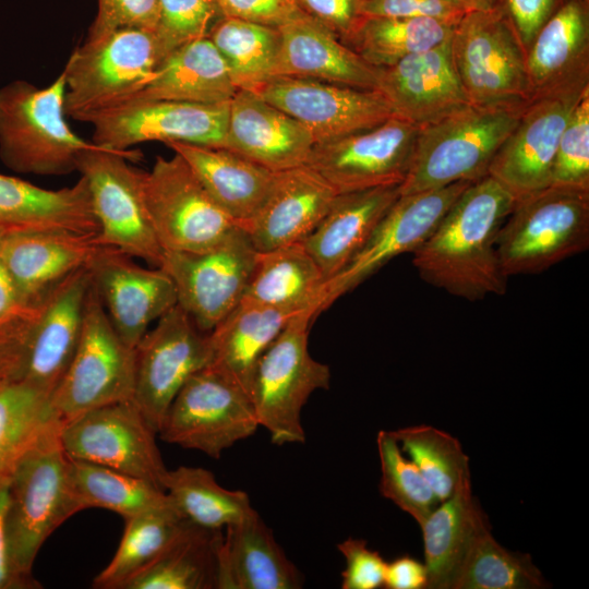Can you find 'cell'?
<instances>
[{
	"instance_id": "7bdbcfd3",
	"label": "cell",
	"mask_w": 589,
	"mask_h": 589,
	"mask_svg": "<svg viewBox=\"0 0 589 589\" xmlns=\"http://www.w3.org/2000/svg\"><path fill=\"white\" fill-rule=\"evenodd\" d=\"M549 584L529 554L503 548L488 519L478 528L452 589H540Z\"/></svg>"
},
{
	"instance_id": "44dd1931",
	"label": "cell",
	"mask_w": 589,
	"mask_h": 589,
	"mask_svg": "<svg viewBox=\"0 0 589 589\" xmlns=\"http://www.w3.org/2000/svg\"><path fill=\"white\" fill-rule=\"evenodd\" d=\"M92 274L83 267L55 287L38 304L10 375L51 394L77 347Z\"/></svg>"
},
{
	"instance_id": "e7e4bbea",
	"label": "cell",
	"mask_w": 589,
	"mask_h": 589,
	"mask_svg": "<svg viewBox=\"0 0 589 589\" xmlns=\"http://www.w3.org/2000/svg\"><path fill=\"white\" fill-rule=\"evenodd\" d=\"M216 1H217V3L219 2V0H216Z\"/></svg>"
},
{
	"instance_id": "f5cc1de1",
	"label": "cell",
	"mask_w": 589,
	"mask_h": 589,
	"mask_svg": "<svg viewBox=\"0 0 589 589\" xmlns=\"http://www.w3.org/2000/svg\"><path fill=\"white\" fill-rule=\"evenodd\" d=\"M467 12L455 0H365L364 16L428 17L455 25Z\"/></svg>"
},
{
	"instance_id": "5b68a950",
	"label": "cell",
	"mask_w": 589,
	"mask_h": 589,
	"mask_svg": "<svg viewBox=\"0 0 589 589\" xmlns=\"http://www.w3.org/2000/svg\"><path fill=\"white\" fill-rule=\"evenodd\" d=\"M589 248V190L550 185L516 201L496 251L503 274H539Z\"/></svg>"
},
{
	"instance_id": "f907efd6",
	"label": "cell",
	"mask_w": 589,
	"mask_h": 589,
	"mask_svg": "<svg viewBox=\"0 0 589 589\" xmlns=\"http://www.w3.org/2000/svg\"><path fill=\"white\" fill-rule=\"evenodd\" d=\"M346 565L341 572L342 589L383 588L387 562L362 539L348 538L337 544Z\"/></svg>"
},
{
	"instance_id": "ee69618b",
	"label": "cell",
	"mask_w": 589,
	"mask_h": 589,
	"mask_svg": "<svg viewBox=\"0 0 589 589\" xmlns=\"http://www.w3.org/2000/svg\"><path fill=\"white\" fill-rule=\"evenodd\" d=\"M49 397L24 381L11 376L0 378V479L10 474L46 426L59 419Z\"/></svg>"
},
{
	"instance_id": "ba28073f",
	"label": "cell",
	"mask_w": 589,
	"mask_h": 589,
	"mask_svg": "<svg viewBox=\"0 0 589 589\" xmlns=\"http://www.w3.org/2000/svg\"><path fill=\"white\" fill-rule=\"evenodd\" d=\"M452 60L470 105L530 101L526 50L501 7L467 12L453 28Z\"/></svg>"
},
{
	"instance_id": "b9f144b4",
	"label": "cell",
	"mask_w": 589,
	"mask_h": 589,
	"mask_svg": "<svg viewBox=\"0 0 589 589\" xmlns=\"http://www.w3.org/2000/svg\"><path fill=\"white\" fill-rule=\"evenodd\" d=\"M207 37L224 58L238 91L256 92L274 77L278 28L221 16Z\"/></svg>"
},
{
	"instance_id": "e0dca14e",
	"label": "cell",
	"mask_w": 589,
	"mask_h": 589,
	"mask_svg": "<svg viewBox=\"0 0 589 589\" xmlns=\"http://www.w3.org/2000/svg\"><path fill=\"white\" fill-rule=\"evenodd\" d=\"M588 88L589 85L554 92L525 105L488 171V176L496 180L515 202L551 185L561 134Z\"/></svg>"
},
{
	"instance_id": "db71d44e",
	"label": "cell",
	"mask_w": 589,
	"mask_h": 589,
	"mask_svg": "<svg viewBox=\"0 0 589 589\" xmlns=\"http://www.w3.org/2000/svg\"><path fill=\"white\" fill-rule=\"evenodd\" d=\"M301 9L344 41L364 17L365 0H297Z\"/></svg>"
},
{
	"instance_id": "be15d7a7",
	"label": "cell",
	"mask_w": 589,
	"mask_h": 589,
	"mask_svg": "<svg viewBox=\"0 0 589 589\" xmlns=\"http://www.w3.org/2000/svg\"><path fill=\"white\" fill-rule=\"evenodd\" d=\"M585 3L589 4V0H582Z\"/></svg>"
},
{
	"instance_id": "7dc6e473",
	"label": "cell",
	"mask_w": 589,
	"mask_h": 589,
	"mask_svg": "<svg viewBox=\"0 0 589 589\" xmlns=\"http://www.w3.org/2000/svg\"><path fill=\"white\" fill-rule=\"evenodd\" d=\"M159 17L155 29L164 59L177 48L207 37L223 16L216 0H158Z\"/></svg>"
},
{
	"instance_id": "484cf974",
	"label": "cell",
	"mask_w": 589,
	"mask_h": 589,
	"mask_svg": "<svg viewBox=\"0 0 589 589\" xmlns=\"http://www.w3.org/2000/svg\"><path fill=\"white\" fill-rule=\"evenodd\" d=\"M314 145L301 123L257 93L239 89L230 100L223 147L278 172L306 165Z\"/></svg>"
},
{
	"instance_id": "d6986e66",
	"label": "cell",
	"mask_w": 589,
	"mask_h": 589,
	"mask_svg": "<svg viewBox=\"0 0 589 589\" xmlns=\"http://www.w3.org/2000/svg\"><path fill=\"white\" fill-rule=\"evenodd\" d=\"M255 93L301 123L315 144L372 129L394 116L376 89L275 76Z\"/></svg>"
},
{
	"instance_id": "7c38bea8",
	"label": "cell",
	"mask_w": 589,
	"mask_h": 589,
	"mask_svg": "<svg viewBox=\"0 0 589 589\" xmlns=\"http://www.w3.org/2000/svg\"><path fill=\"white\" fill-rule=\"evenodd\" d=\"M143 188L164 252L204 251L240 227L177 153L155 159L151 170L144 172Z\"/></svg>"
},
{
	"instance_id": "3957f363",
	"label": "cell",
	"mask_w": 589,
	"mask_h": 589,
	"mask_svg": "<svg viewBox=\"0 0 589 589\" xmlns=\"http://www.w3.org/2000/svg\"><path fill=\"white\" fill-rule=\"evenodd\" d=\"M522 106L467 105L419 128L400 195L488 176L490 164L516 125Z\"/></svg>"
},
{
	"instance_id": "c3c4849f",
	"label": "cell",
	"mask_w": 589,
	"mask_h": 589,
	"mask_svg": "<svg viewBox=\"0 0 589 589\" xmlns=\"http://www.w3.org/2000/svg\"><path fill=\"white\" fill-rule=\"evenodd\" d=\"M551 185L589 190V88L581 95L561 134Z\"/></svg>"
},
{
	"instance_id": "d6a6232c",
	"label": "cell",
	"mask_w": 589,
	"mask_h": 589,
	"mask_svg": "<svg viewBox=\"0 0 589 589\" xmlns=\"http://www.w3.org/2000/svg\"><path fill=\"white\" fill-rule=\"evenodd\" d=\"M237 92L224 58L212 40L204 37L171 51L153 79L129 100L217 104L230 101Z\"/></svg>"
},
{
	"instance_id": "ab89813d",
	"label": "cell",
	"mask_w": 589,
	"mask_h": 589,
	"mask_svg": "<svg viewBox=\"0 0 589 589\" xmlns=\"http://www.w3.org/2000/svg\"><path fill=\"white\" fill-rule=\"evenodd\" d=\"M163 489L185 519L206 529H224L255 512L244 491L221 486L209 470L201 467L168 469Z\"/></svg>"
},
{
	"instance_id": "d590c367",
	"label": "cell",
	"mask_w": 589,
	"mask_h": 589,
	"mask_svg": "<svg viewBox=\"0 0 589 589\" xmlns=\"http://www.w3.org/2000/svg\"><path fill=\"white\" fill-rule=\"evenodd\" d=\"M485 520L486 516L471 493V476H467L420 525L428 589H452L470 543Z\"/></svg>"
},
{
	"instance_id": "681fc988",
	"label": "cell",
	"mask_w": 589,
	"mask_h": 589,
	"mask_svg": "<svg viewBox=\"0 0 589 589\" xmlns=\"http://www.w3.org/2000/svg\"><path fill=\"white\" fill-rule=\"evenodd\" d=\"M158 17V0H98L97 14L85 40H94L122 28L155 32Z\"/></svg>"
},
{
	"instance_id": "74e56055",
	"label": "cell",
	"mask_w": 589,
	"mask_h": 589,
	"mask_svg": "<svg viewBox=\"0 0 589 589\" xmlns=\"http://www.w3.org/2000/svg\"><path fill=\"white\" fill-rule=\"evenodd\" d=\"M124 521L120 544L109 564L94 578V588L124 589L170 545L188 519L170 504L139 513Z\"/></svg>"
},
{
	"instance_id": "91938a15",
	"label": "cell",
	"mask_w": 589,
	"mask_h": 589,
	"mask_svg": "<svg viewBox=\"0 0 589 589\" xmlns=\"http://www.w3.org/2000/svg\"><path fill=\"white\" fill-rule=\"evenodd\" d=\"M21 347L0 352V378L10 376L20 358Z\"/></svg>"
},
{
	"instance_id": "4fadbf2b",
	"label": "cell",
	"mask_w": 589,
	"mask_h": 589,
	"mask_svg": "<svg viewBox=\"0 0 589 589\" xmlns=\"http://www.w3.org/2000/svg\"><path fill=\"white\" fill-rule=\"evenodd\" d=\"M256 255L248 233L238 227L204 251H165L159 267L175 285L177 304L209 333L241 301Z\"/></svg>"
},
{
	"instance_id": "ac0fdd59",
	"label": "cell",
	"mask_w": 589,
	"mask_h": 589,
	"mask_svg": "<svg viewBox=\"0 0 589 589\" xmlns=\"http://www.w3.org/2000/svg\"><path fill=\"white\" fill-rule=\"evenodd\" d=\"M419 128L393 116L372 129L315 144L306 165L337 193L400 184L411 163Z\"/></svg>"
},
{
	"instance_id": "9f6ffc18",
	"label": "cell",
	"mask_w": 589,
	"mask_h": 589,
	"mask_svg": "<svg viewBox=\"0 0 589 589\" xmlns=\"http://www.w3.org/2000/svg\"><path fill=\"white\" fill-rule=\"evenodd\" d=\"M8 502V477L0 479V589H36L40 584L21 574L14 566L7 543L5 508Z\"/></svg>"
},
{
	"instance_id": "d4e9b609",
	"label": "cell",
	"mask_w": 589,
	"mask_h": 589,
	"mask_svg": "<svg viewBox=\"0 0 589 589\" xmlns=\"http://www.w3.org/2000/svg\"><path fill=\"white\" fill-rule=\"evenodd\" d=\"M337 194L308 165L278 171L263 204L241 228L260 252L301 242L318 225Z\"/></svg>"
},
{
	"instance_id": "2e32d148",
	"label": "cell",
	"mask_w": 589,
	"mask_h": 589,
	"mask_svg": "<svg viewBox=\"0 0 589 589\" xmlns=\"http://www.w3.org/2000/svg\"><path fill=\"white\" fill-rule=\"evenodd\" d=\"M156 434L133 400L88 410L60 425L68 457L142 478L163 489L168 469Z\"/></svg>"
},
{
	"instance_id": "8992f818",
	"label": "cell",
	"mask_w": 589,
	"mask_h": 589,
	"mask_svg": "<svg viewBox=\"0 0 589 589\" xmlns=\"http://www.w3.org/2000/svg\"><path fill=\"white\" fill-rule=\"evenodd\" d=\"M164 60L155 32L122 28L85 40L62 70L67 117H87L129 100L155 75Z\"/></svg>"
},
{
	"instance_id": "30bf717a",
	"label": "cell",
	"mask_w": 589,
	"mask_h": 589,
	"mask_svg": "<svg viewBox=\"0 0 589 589\" xmlns=\"http://www.w3.org/2000/svg\"><path fill=\"white\" fill-rule=\"evenodd\" d=\"M140 153L94 144L83 151L76 171L86 180L101 242L149 266L159 267L164 250L144 196V172L131 165Z\"/></svg>"
},
{
	"instance_id": "6125c7cd",
	"label": "cell",
	"mask_w": 589,
	"mask_h": 589,
	"mask_svg": "<svg viewBox=\"0 0 589 589\" xmlns=\"http://www.w3.org/2000/svg\"><path fill=\"white\" fill-rule=\"evenodd\" d=\"M7 232H9V231L1 230V229H0V249H1L2 241H3V238H4V236H5Z\"/></svg>"
},
{
	"instance_id": "4316f807",
	"label": "cell",
	"mask_w": 589,
	"mask_h": 589,
	"mask_svg": "<svg viewBox=\"0 0 589 589\" xmlns=\"http://www.w3.org/2000/svg\"><path fill=\"white\" fill-rule=\"evenodd\" d=\"M530 100L589 85V4L565 0L526 53Z\"/></svg>"
},
{
	"instance_id": "9c48e42d",
	"label": "cell",
	"mask_w": 589,
	"mask_h": 589,
	"mask_svg": "<svg viewBox=\"0 0 589 589\" xmlns=\"http://www.w3.org/2000/svg\"><path fill=\"white\" fill-rule=\"evenodd\" d=\"M134 348L108 317L92 281L75 352L50 394L55 414L65 421L106 405L133 400Z\"/></svg>"
},
{
	"instance_id": "60d3db41",
	"label": "cell",
	"mask_w": 589,
	"mask_h": 589,
	"mask_svg": "<svg viewBox=\"0 0 589 589\" xmlns=\"http://www.w3.org/2000/svg\"><path fill=\"white\" fill-rule=\"evenodd\" d=\"M68 473L82 509L105 508L125 519L172 504L158 485L101 465L68 457Z\"/></svg>"
},
{
	"instance_id": "8d00e7d4",
	"label": "cell",
	"mask_w": 589,
	"mask_h": 589,
	"mask_svg": "<svg viewBox=\"0 0 589 589\" xmlns=\"http://www.w3.org/2000/svg\"><path fill=\"white\" fill-rule=\"evenodd\" d=\"M221 532L188 520L170 545L124 589H216Z\"/></svg>"
},
{
	"instance_id": "680465c9",
	"label": "cell",
	"mask_w": 589,
	"mask_h": 589,
	"mask_svg": "<svg viewBox=\"0 0 589 589\" xmlns=\"http://www.w3.org/2000/svg\"><path fill=\"white\" fill-rule=\"evenodd\" d=\"M35 306L21 302L9 272L0 262V325L26 314Z\"/></svg>"
},
{
	"instance_id": "ffe728a7",
	"label": "cell",
	"mask_w": 589,
	"mask_h": 589,
	"mask_svg": "<svg viewBox=\"0 0 589 589\" xmlns=\"http://www.w3.org/2000/svg\"><path fill=\"white\" fill-rule=\"evenodd\" d=\"M471 181L399 195L349 264L326 281L322 310L353 290L393 259L412 253Z\"/></svg>"
},
{
	"instance_id": "83f0119b",
	"label": "cell",
	"mask_w": 589,
	"mask_h": 589,
	"mask_svg": "<svg viewBox=\"0 0 589 589\" xmlns=\"http://www.w3.org/2000/svg\"><path fill=\"white\" fill-rule=\"evenodd\" d=\"M275 76L376 89L377 69L310 15L278 28Z\"/></svg>"
},
{
	"instance_id": "7402d4cb",
	"label": "cell",
	"mask_w": 589,
	"mask_h": 589,
	"mask_svg": "<svg viewBox=\"0 0 589 589\" xmlns=\"http://www.w3.org/2000/svg\"><path fill=\"white\" fill-rule=\"evenodd\" d=\"M89 269L108 317L132 348L152 323L177 304L175 285L164 269L143 267L116 249L105 248Z\"/></svg>"
},
{
	"instance_id": "52a82bcc",
	"label": "cell",
	"mask_w": 589,
	"mask_h": 589,
	"mask_svg": "<svg viewBox=\"0 0 589 589\" xmlns=\"http://www.w3.org/2000/svg\"><path fill=\"white\" fill-rule=\"evenodd\" d=\"M306 310L294 316L256 363L249 395L260 426L275 445L305 441L301 411L317 389H327L330 369L309 352V328L317 316Z\"/></svg>"
},
{
	"instance_id": "cb8c5ba5",
	"label": "cell",
	"mask_w": 589,
	"mask_h": 589,
	"mask_svg": "<svg viewBox=\"0 0 589 589\" xmlns=\"http://www.w3.org/2000/svg\"><path fill=\"white\" fill-rule=\"evenodd\" d=\"M450 37L393 65L376 68V91L394 116L422 127L469 105L453 64Z\"/></svg>"
},
{
	"instance_id": "836d02e7",
	"label": "cell",
	"mask_w": 589,
	"mask_h": 589,
	"mask_svg": "<svg viewBox=\"0 0 589 589\" xmlns=\"http://www.w3.org/2000/svg\"><path fill=\"white\" fill-rule=\"evenodd\" d=\"M326 280L301 242L257 251L255 265L241 300L286 312H323Z\"/></svg>"
},
{
	"instance_id": "f546056e",
	"label": "cell",
	"mask_w": 589,
	"mask_h": 589,
	"mask_svg": "<svg viewBox=\"0 0 589 589\" xmlns=\"http://www.w3.org/2000/svg\"><path fill=\"white\" fill-rule=\"evenodd\" d=\"M399 195V184H393L335 196L318 225L301 241L326 281L357 255Z\"/></svg>"
},
{
	"instance_id": "94428289",
	"label": "cell",
	"mask_w": 589,
	"mask_h": 589,
	"mask_svg": "<svg viewBox=\"0 0 589 589\" xmlns=\"http://www.w3.org/2000/svg\"><path fill=\"white\" fill-rule=\"evenodd\" d=\"M466 12H484L500 7L501 0H455Z\"/></svg>"
},
{
	"instance_id": "bcb514c9",
	"label": "cell",
	"mask_w": 589,
	"mask_h": 589,
	"mask_svg": "<svg viewBox=\"0 0 589 589\" xmlns=\"http://www.w3.org/2000/svg\"><path fill=\"white\" fill-rule=\"evenodd\" d=\"M376 444L381 494L421 525L440 500L414 462L404 456L393 431H380Z\"/></svg>"
},
{
	"instance_id": "f1b7e54d",
	"label": "cell",
	"mask_w": 589,
	"mask_h": 589,
	"mask_svg": "<svg viewBox=\"0 0 589 589\" xmlns=\"http://www.w3.org/2000/svg\"><path fill=\"white\" fill-rule=\"evenodd\" d=\"M216 589H299L303 577L255 510L223 529Z\"/></svg>"
},
{
	"instance_id": "8fae6325",
	"label": "cell",
	"mask_w": 589,
	"mask_h": 589,
	"mask_svg": "<svg viewBox=\"0 0 589 589\" xmlns=\"http://www.w3.org/2000/svg\"><path fill=\"white\" fill-rule=\"evenodd\" d=\"M259 428L250 395L209 364L180 388L157 434L169 444L219 458Z\"/></svg>"
},
{
	"instance_id": "5bb4252c",
	"label": "cell",
	"mask_w": 589,
	"mask_h": 589,
	"mask_svg": "<svg viewBox=\"0 0 589 589\" xmlns=\"http://www.w3.org/2000/svg\"><path fill=\"white\" fill-rule=\"evenodd\" d=\"M212 356L209 333L202 332L178 304L134 347L133 401L156 433L177 393L212 363Z\"/></svg>"
},
{
	"instance_id": "1f68e13d",
	"label": "cell",
	"mask_w": 589,
	"mask_h": 589,
	"mask_svg": "<svg viewBox=\"0 0 589 589\" xmlns=\"http://www.w3.org/2000/svg\"><path fill=\"white\" fill-rule=\"evenodd\" d=\"M0 229L5 231L65 229L98 233L86 180L49 190L0 173Z\"/></svg>"
},
{
	"instance_id": "9a60e30c",
	"label": "cell",
	"mask_w": 589,
	"mask_h": 589,
	"mask_svg": "<svg viewBox=\"0 0 589 589\" xmlns=\"http://www.w3.org/2000/svg\"><path fill=\"white\" fill-rule=\"evenodd\" d=\"M229 104H197L167 99H131L87 117L92 142L100 147L129 152L134 145L159 141L223 147Z\"/></svg>"
},
{
	"instance_id": "277c9868",
	"label": "cell",
	"mask_w": 589,
	"mask_h": 589,
	"mask_svg": "<svg viewBox=\"0 0 589 589\" xmlns=\"http://www.w3.org/2000/svg\"><path fill=\"white\" fill-rule=\"evenodd\" d=\"M64 93L63 72L46 87L24 80L0 86V159L5 167L37 176L76 171L80 154L94 143L68 124Z\"/></svg>"
},
{
	"instance_id": "6f0895ef",
	"label": "cell",
	"mask_w": 589,
	"mask_h": 589,
	"mask_svg": "<svg viewBox=\"0 0 589 589\" xmlns=\"http://www.w3.org/2000/svg\"><path fill=\"white\" fill-rule=\"evenodd\" d=\"M429 577L425 564L409 555L396 557L387 563L383 588L428 589Z\"/></svg>"
},
{
	"instance_id": "e575fe53",
	"label": "cell",
	"mask_w": 589,
	"mask_h": 589,
	"mask_svg": "<svg viewBox=\"0 0 589 589\" xmlns=\"http://www.w3.org/2000/svg\"><path fill=\"white\" fill-rule=\"evenodd\" d=\"M300 313L241 300L209 332L211 365L249 394L257 361L285 326Z\"/></svg>"
},
{
	"instance_id": "11a10c76",
	"label": "cell",
	"mask_w": 589,
	"mask_h": 589,
	"mask_svg": "<svg viewBox=\"0 0 589 589\" xmlns=\"http://www.w3.org/2000/svg\"><path fill=\"white\" fill-rule=\"evenodd\" d=\"M565 0H501L500 7L508 17L522 47H530L544 23Z\"/></svg>"
},
{
	"instance_id": "7a4b0ae2",
	"label": "cell",
	"mask_w": 589,
	"mask_h": 589,
	"mask_svg": "<svg viewBox=\"0 0 589 589\" xmlns=\"http://www.w3.org/2000/svg\"><path fill=\"white\" fill-rule=\"evenodd\" d=\"M60 425V419L51 421L8 476V549L15 568L29 577L46 539L83 510L70 483Z\"/></svg>"
},
{
	"instance_id": "f6af8a7d",
	"label": "cell",
	"mask_w": 589,
	"mask_h": 589,
	"mask_svg": "<svg viewBox=\"0 0 589 589\" xmlns=\"http://www.w3.org/2000/svg\"><path fill=\"white\" fill-rule=\"evenodd\" d=\"M393 433L401 452L419 468L440 502L447 500L460 480L470 476L468 456L460 442L447 432L421 424Z\"/></svg>"
},
{
	"instance_id": "816d5d0a",
	"label": "cell",
	"mask_w": 589,
	"mask_h": 589,
	"mask_svg": "<svg viewBox=\"0 0 589 589\" xmlns=\"http://www.w3.org/2000/svg\"><path fill=\"white\" fill-rule=\"evenodd\" d=\"M223 16L279 28L308 16L297 0H219Z\"/></svg>"
},
{
	"instance_id": "f35d334b",
	"label": "cell",
	"mask_w": 589,
	"mask_h": 589,
	"mask_svg": "<svg viewBox=\"0 0 589 589\" xmlns=\"http://www.w3.org/2000/svg\"><path fill=\"white\" fill-rule=\"evenodd\" d=\"M453 28L428 17L364 16L342 43L370 65L385 68L438 46Z\"/></svg>"
},
{
	"instance_id": "4dcf8cb0",
	"label": "cell",
	"mask_w": 589,
	"mask_h": 589,
	"mask_svg": "<svg viewBox=\"0 0 589 589\" xmlns=\"http://www.w3.org/2000/svg\"><path fill=\"white\" fill-rule=\"evenodd\" d=\"M166 145L188 163L211 196L240 227L255 215L276 177L275 171L225 147L183 142Z\"/></svg>"
},
{
	"instance_id": "603a6c76",
	"label": "cell",
	"mask_w": 589,
	"mask_h": 589,
	"mask_svg": "<svg viewBox=\"0 0 589 589\" xmlns=\"http://www.w3.org/2000/svg\"><path fill=\"white\" fill-rule=\"evenodd\" d=\"M105 248L98 233L15 230L3 238L0 262L9 272L21 302L38 305L65 278L89 266Z\"/></svg>"
},
{
	"instance_id": "6da1fadb",
	"label": "cell",
	"mask_w": 589,
	"mask_h": 589,
	"mask_svg": "<svg viewBox=\"0 0 589 589\" xmlns=\"http://www.w3.org/2000/svg\"><path fill=\"white\" fill-rule=\"evenodd\" d=\"M514 204L492 177L471 182L412 252L421 279L468 301L504 294L508 278L500 265L496 240Z\"/></svg>"
}]
</instances>
